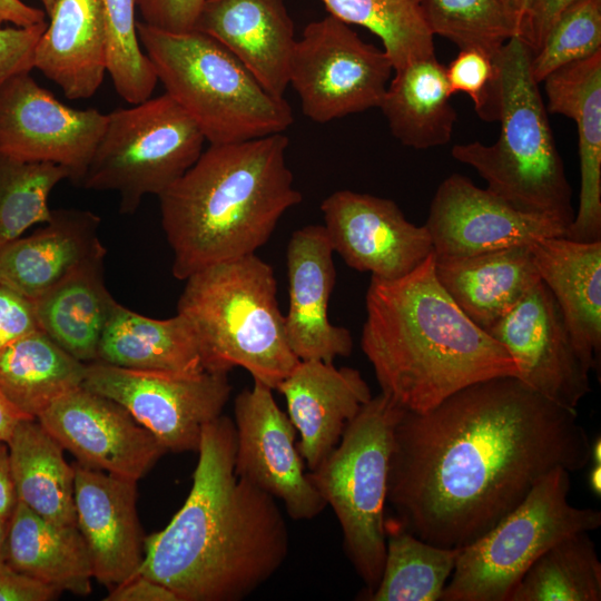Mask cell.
<instances>
[{"mask_svg":"<svg viewBox=\"0 0 601 601\" xmlns=\"http://www.w3.org/2000/svg\"><path fill=\"white\" fill-rule=\"evenodd\" d=\"M590 440L574 408L516 376L469 385L395 425L386 502L421 540L461 549L513 511L551 471L585 467Z\"/></svg>","mask_w":601,"mask_h":601,"instance_id":"6da1fadb","label":"cell"},{"mask_svg":"<svg viewBox=\"0 0 601 601\" xmlns=\"http://www.w3.org/2000/svg\"><path fill=\"white\" fill-rule=\"evenodd\" d=\"M234 421L203 430L190 492L165 529L144 539L139 573L178 601H240L269 580L289 549L277 500L235 473Z\"/></svg>","mask_w":601,"mask_h":601,"instance_id":"7a4b0ae2","label":"cell"},{"mask_svg":"<svg viewBox=\"0 0 601 601\" xmlns=\"http://www.w3.org/2000/svg\"><path fill=\"white\" fill-rule=\"evenodd\" d=\"M361 347L381 393L424 413L474 383L516 376L504 346L474 324L439 283L431 254L407 275L371 276Z\"/></svg>","mask_w":601,"mask_h":601,"instance_id":"3957f363","label":"cell"},{"mask_svg":"<svg viewBox=\"0 0 601 601\" xmlns=\"http://www.w3.org/2000/svg\"><path fill=\"white\" fill-rule=\"evenodd\" d=\"M287 136L209 145L160 194L161 225L174 277L256 254L282 216L303 200L286 161Z\"/></svg>","mask_w":601,"mask_h":601,"instance_id":"277c9868","label":"cell"},{"mask_svg":"<svg viewBox=\"0 0 601 601\" xmlns=\"http://www.w3.org/2000/svg\"><path fill=\"white\" fill-rule=\"evenodd\" d=\"M531 51L516 36L494 57L501 129L492 145H455L454 159L474 168L486 189L514 208L568 227L574 217L572 189L556 149L548 110L531 73ZM566 230V229H565Z\"/></svg>","mask_w":601,"mask_h":601,"instance_id":"5b68a950","label":"cell"},{"mask_svg":"<svg viewBox=\"0 0 601 601\" xmlns=\"http://www.w3.org/2000/svg\"><path fill=\"white\" fill-rule=\"evenodd\" d=\"M177 313L193 325L205 370L243 367L273 390L299 359L292 352L273 267L256 254L219 262L185 279Z\"/></svg>","mask_w":601,"mask_h":601,"instance_id":"8992f818","label":"cell"},{"mask_svg":"<svg viewBox=\"0 0 601 601\" xmlns=\"http://www.w3.org/2000/svg\"><path fill=\"white\" fill-rule=\"evenodd\" d=\"M158 81L198 125L209 145L282 134L290 106L265 90L224 46L197 31L167 32L136 22Z\"/></svg>","mask_w":601,"mask_h":601,"instance_id":"52a82bcc","label":"cell"},{"mask_svg":"<svg viewBox=\"0 0 601 601\" xmlns=\"http://www.w3.org/2000/svg\"><path fill=\"white\" fill-rule=\"evenodd\" d=\"M403 412L385 394L372 396L348 422L332 453L308 473L339 522L345 554L366 584L364 595L377 587L385 561L388 465Z\"/></svg>","mask_w":601,"mask_h":601,"instance_id":"ba28073f","label":"cell"},{"mask_svg":"<svg viewBox=\"0 0 601 601\" xmlns=\"http://www.w3.org/2000/svg\"><path fill=\"white\" fill-rule=\"evenodd\" d=\"M570 472L546 474L508 515L460 549L441 601H509L514 587L552 545L601 525V512L569 503Z\"/></svg>","mask_w":601,"mask_h":601,"instance_id":"9c48e42d","label":"cell"},{"mask_svg":"<svg viewBox=\"0 0 601 601\" xmlns=\"http://www.w3.org/2000/svg\"><path fill=\"white\" fill-rule=\"evenodd\" d=\"M206 139L194 119L168 95L117 108L80 184L119 196L132 214L146 195L162 194L199 158Z\"/></svg>","mask_w":601,"mask_h":601,"instance_id":"30bf717a","label":"cell"},{"mask_svg":"<svg viewBox=\"0 0 601 601\" xmlns=\"http://www.w3.org/2000/svg\"><path fill=\"white\" fill-rule=\"evenodd\" d=\"M392 72V61L383 49L327 14L308 23L296 40L288 85L297 92L303 114L325 124L378 108Z\"/></svg>","mask_w":601,"mask_h":601,"instance_id":"8fae6325","label":"cell"},{"mask_svg":"<svg viewBox=\"0 0 601 601\" xmlns=\"http://www.w3.org/2000/svg\"><path fill=\"white\" fill-rule=\"evenodd\" d=\"M82 386L114 400L167 451H198L204 427L221 415L231 393L226 373L179 375L86 364Z\"/></svg>","mask_w":601,"mask_h":601,"instance_id":"7c38bea8","label":"cell"},{"mask_svg":"<svg viewBox=\"0 0 601 601\" xmlns=\"http://www.w3.org/2000/svg\"><path fill=\"white\" fill-rule=\"evenodd\" d=\"M107 125L98 109L63 105L30 72L0 86V149L26 161L66 168L80 183Z\"/></svg>","mask_w":601,"mask_h":601,"instance_id":"4fadbf2b","label":"cell"},{"mask_svg":"<svg viewBox=\"0 0 601 601\" xmlns=\"http://www.w3.org/2000/svg\"><path fill=\"white\" fill-rule=\"evenodd\" d=\"M273 391L254 381L235 398V473L279 500L293 520H311L327 505L304 471L297 431Z\"/></svg>","mask_w":601,"mask_h":601,"instance_id":"5bb4252c","label":"cell"},{"mask_svg":"<svg viewBox=\"0 0 601 601\" xmlns=\"http://www.w3.org/2000/svg\"><path fill=\"white\" fill-rule=\"evenodd\" d=\"M37 420L79 464L137 482L168 452L124 406L83 386Z\"/></svg>","mask_w":601,"mask_h":601,"instance_id":"9a60e30c","label":"cell"},{"mask_svg":"<svg viewBox=\"0 0 601 601\" xmlns=\"http://www.w3.org/2000/svg\"><path fill=\"white\" fill-rule=\"evenodd\" d=\"M510 353L518 378L546 398L577 410L591 391L562 312L540 280L489 332Z\"/></svg>","mask_w":601,"mask_h":601,"instance_id":"2e32d148","label":"cell"},{"mask_svg":"<svg viewBox=\"0 0 601 601\" xmlns=\"http://www.w3.org/2000/svg\"><path fill=\"white\" fill-rule=\"evenodd\" d=\"M435 258H461L564 236L550 217L519 210L467 177L452 174L437 187L424 225Z\"/></svg>","mask_w":601,"mask_h":601,"instance_id":"e0dca14e","label":"cell"},{"mask_svg":"<svg viewBox=\"0 0 601 601\" xmlns=\"http://www.w3.org/2000/svg\"><path fill=\"white\" fill-rule=\"evenodd\" d=\"M321 210L334 253L372 277L401 278L433 254L426 227L408 221L391 199L344 189L326 197Z\"/></svg>","mask_w":601,"mask_h":601,"instance_id":"ac0fdd59","label":"cell"},{"mask_svg":"<svg viewBox=\"0 0 601 601\" xmlns=\"http://www.w3.org/2000/svg\"><path fill=\"white\" fill-rule=\"evenodd\" d=\"M333 247L323 225L293 231L286 253L288 308L285 333L299 361L333 363L353 349L351 332L329 322L328 304L336 284Z\"/></svg>","mask_w":601,"mask_h":601,"instance_id":"d6986e66","label":"cell"},{"mask_svg":"<svg viewBox=\"0 0 601 601\" xmlns=\"http://www.w3.org/2000/svg\"><path fill=\"white\" fill-rule=\"evenodd\" d=\"M73 467L77 526L93 579L111 589L139 573L144 560L137 481L79 463Z\"/></svg>","mask_w":601,"mask_h":601,"instance_id":"ffe728a7","label":"cell"},{"mask_svg":"<svg viewBox=\"0 0 601 601\" xmlns=\"http://www.w3.org/2000/svg\"><path fill=\"white\" fill-rule=\"evenodd\" d=\"M276 390L285 397L309 471L332 453L348 422L372 398L359 371L318 359L299 361Z\"/></svg>","mask_w":601,"mask_h":601,"instance_id":"44dd1931","label":"cell"},{"mask_svg":"<svg viewBox=\"0 0 601 601\" xmlns=\"http://www.w3.org/2000/svg\"><path fill=\"white\" fill-rule=\"evenodd\" d=\"M194 30L218 41L265 90L284 98L296 42L284 0H205Z\"/></svg>","mask_w":601,"mask_h":601,"instance_id":"7402d4cb","label":"cell"},{"mask_svg":"<svg viewBox=\"0 0 601 601\" xmlns=\"http://www.w3.org/2000/svg\"><path fill=\"white\" fill-rule=\"evenodd\" d=\"M100 218L81 209H52L51 219L0 247V284L35 300L87 263L105 258Z\"/></svg>","mask_w":601,"mask_h":601,"instance_id":"603a6c76","label":"cell"},{"mask_svg":"<svg viewBox=\"0 0 601 601\" xmlns=\"http://www.w3.org/2000/svg\"><path fill=\"white\" fill-rule=\"evenodd\" d=\"M546 110L575 121L579 140V208L564 237L601 240V51L566 65L543 81Z\"/></svg>","mask_w":601,"mask_h":601,"instance_id":"cb8c5ba5","label":"cell"},{"mask_svg":"<svg viewBox=\"0 0 601 601\" xmlns=\"http://www.w3.org/2000/svg\"><path fill=\"white\" fill-rule=\"evenodd\" d=\"M33 52V68L68 99L92 97L107 72L104 0H57Z\"/></svg>","mask_w":601,"mask_h":601,"instance_id":"d4e9b609","label":"cell"},{"mask_svg":"<svg viewBox=\"0 0 601 601\" xmlns=\"http://www.w3.org/2000/svg\"><path fill=\"white\" fill-rule=\"evenodd\" d=\"M530 247L580 357L590 371L595 370L601 354V240L583 243L558 236Z\"/></svg>","mask_w":601,"mask_h":601,"instance_id":"484cf974","label":"cell"},{"mask_svg":"<svg viewBox=\"0 0 601 601\" xmlns=\"http://www.w3.org/2000/svg\"><path fill=\"white\" fill-rule=\"evenodd\" d=\"M530 246L434 257L435 276L460 309L489 332L541 280Z\"/></svg>","mask_w":601,"mask_h":601,"instance_id":"4316f807","label":"cell"},{"mask_svg":"<svg viewBox=\"0 0 601 601\" xmlns=\"http://www.w3.org/2000/svg\"><path fill=\"white\" fill-rule=\"evenodd\" d=\"M97 362L179 375L206 371L199 339L184 315L151 318L118 302L104 329Z\"/></svg>","mask_w":601,"mask_h":601,"instance_id":"83f0119b","label":"cell"},{"mask_svg":"<svg viewBox=\"0 0 601 601\" xmlns=\"http://www.w3.org/2000/svg\"><path fill=\"white\" fill-rule=\"evenodd\" d=\"M6 562L59 592H91L90 556L78 526L50 522L19 501L9 521Z\"/></svg>","mask_w":601,"mask_h":601,"instance_id":"f1b7e54d","label":"cell"},{"mask_svg":"<svg viewBox=\"0 0 601 601\" xmlns=\"http://www.w3.org/2000/svg\"><path fill=\"white\" fill-rule=\"evenodd\" d=\"M452 96L434 55L394 70L378 108L401 144L423 150L450 142L457 119Z\"/></svg>","mask_w":601,"mask_h":601,"instance_id":"f546056e","label":"cell"},{"mask_svg":"<svg viewBox=\"0 0 601 601\" xmlns=\"http://www.w3.org/2000/svg\"><path fill=\"white\" fill-rule=\"evenodd\" d=\"M104 259L87 263L32 300L39 327L86 364L97 361L99 343L116 303L105 284Z\"/></svg>","mask_w":601,"mask_h":601,"instance_id":"4dcf8cb0","label":"cell"},{"mask_svg":"<svg viewBox=\"0 0 601 601\" xmlns=\"http://www.w3.org/2000/svg\"><path fill=\"white\" fill-rule=\"evenodd\" d=\"M7 445L17 500L50 522L77 525L75 467L57 440L37 418H24Z\"/></svg>","mask_w":601,"mask_h":601,"instance_id":"1f68e13d","label":"cell"},{"mask_svg":"<svg viewBox=\"0 0 601 601\" xmlns=\"http://www.w3.org/2000/svg\"><path fill=\"white\" fill-rule=\"evenodd\" d=\"M85 371L86 363L38 328L0 351V392L20 413L37 418L82 386Z\"/></svg>","mask_w":601,"mask_h":601,"instance_id":"d6a6232c","label":"cell"},{"mask_svg":"<svg viewBox=\"0 0 601 601\" xmlns=\"http://www.w3.org/2000/svg\"><path fill=\"white\" fill-rule=\"evenodd\" d=\"M386 553L371 601H439L455 568L460 549L427 543L394 518L385 519Z\"/></svg>","mask_w":601,"mask_h":601,"instance_id":"836d02e7","label":"cell"},{"mask_svg":"<svg viewBox=\"0 0 601 601\" xmlns=\"http://www.w3.org/2000/svg\"><path fill=\"white\" fill-rule=\"evenodd\" d=\"M588 533L569 535L539 556L509 601H600L601 562Z\"/></svg>","mask_w":601,"mask_h":601,"instance_id":"e575fe53","label":"cell"},{"mask_svg":"<svg viewBox=\"0 0 601 601\" xmlns=\"http://www.w3.org/2000/svg\"><path fill=\"white\" fill-rule=\"evenodd\" d=\"M329 14L374 33L394 70L435 55L421 0H322Z\"/></svg>","mask_w":601,"mask_h":601,"instance_id":"d590c367","label":"cell"},{"mask_svg":"<svg viewBox=\"0 0 601 601\" xmlns=\"http://www.w3.org/2000/svg\"><path fill=\"white\" fill-rule=\"evenodd\" d=\"M70 173L56 164L26 161L0 149V247L51 219L49 196Z\"/></svg>","mask_w":601,"mask_h":601,"instance_id":"8d00e7d4","label":"cell"},{"mask_svg":"<svg viewBox=\"0 0 601 601\" xmlns=\"http://www.w3.org/2000/svg\"><path fill=\"white\" fill-rule=\"evenodd\" d=\"M433 33L460 49L476 48L495 57L515 36V23L499 0H421Z\"/></svg>","mask_w":601,"mask_h":601,"instance_id":"74e56055","label":"cell"},{"mask_svg":"<svg viewBox=\"0 0 601 601\" xmlns=\"http://www.w3.org/2000/svg\"><path fill=\"white\" fill-rule=\"evenodd\" d=\"M107 30V72L117 93L131 105L150 98L158 78L141 50L136 30V0H104Z\"/></svg>","mask_w":601,"mask_h":601,"instance_id":"f35d334b","label":"cell"},{"mask_svg":"<svg viewBox=\"0 0 601 601\" xmlns=\"http://www.w3.org/2000/svg\"><path fill=\"white\" fill-rule=\"evenodd\" d=\"M601 51V0H577L554 22L531 56L538 83L555 70Z\"/></svg>","mask_w":601,"mask_h":601,"instance_id":"ab89813d","label":"cell"},{"mask_svg":"<svg viewBox=\"0 0 601 601\" xmlns=\"http://www.w3.org/2000/svg\"><path fill=\"white\" fill-rule=\"evenodd\" d=\"M445 73L452 95L466 93L481 119L496 120V67L493 57L476 48L461 49L445 68Z\"/></svg>","mask_w":601,"mask_h":601,"instance_id":"60d3db41","label":"cell"},{"mask_svg":"<svg viewBox=\"0 0 601 601\" xmlns=\"http://www.w3.org/2000/svg\"><path fill=\"white\" fill-rule=\"evenodd\" d=\"M47 22L32 27H0V86L14 75L33 69L36 45Z\"/></svg>","mask_w":601,"mask_h":601,"instance_id":"b9f144b4","label":"cell"},{"mask_svg":"<svg viewBox=\"0 0 601 601\" xmlns=\"http://www.w3.org/2000/svg\"><path fill=\"white\" fill-rule=\"evenodd\" d=\"M577 0H522L515 19V36L535 53L559 17Z\"/></svg>","mask_w":601,"mask_h":601,"instance_id":"7bdbcfd3","label":"cell"},{"mask_svg":"<svg viewBox=\"0 0 601 601\" xmlns=\"http://www.w3.org/2000/svg\"><path fill=\"white\" fill-rule=\"evenodd\" d=\"M205 0H136L142 22L167 32L195 29Z\"/></svg>","mask_w":601,"mask_h":601,"instance_id":"ee69618b","label":"cell"},{"mask_svg":"<svg viewBox=\"0 0 601 601\" xmlns=\"http://www.w3.org/2000/svg\"><path fill=\"white\" fill-rule=\"evenodd\" d=\"M38 328L33 302L0 284V351Z\"/></svg>","mask_w":601,"mask_h":601,"instance_id":"f6af8a7d","label":"cell"},{"mask_svg":"<svg viewBox=\"0 0 601 601\" xmlns=\"http://www.w3.org/2000/svg\"><path fill=\"white\" fill-rule=\"evenodd\" d=\"M61 592L0 562V601H50Z\"/></svg>","mask_w":601,"mask_h":601,"instance_id":"bcb514c9","label":"cell"},{"mask_svg":"<svg viewBox=\"0 0 601 601\" xmlns=\"http://www.w3.org/2000/svg\"><path fill=\"white\" fill-rule=\"evenodd\" d=\"M104 601H178L165 585L140 574L110 589Z\"/></svg>","mask_w":601,"mask_h":601,"instance_id":"7dc6e473","label":"cell"},{"mask_svg":"<svg viewBox=\"0 0 601 601\" xmlns=\"http://www.w3.org/2000/svg\"><path fill=\"white\" fill-rule=\"evenodd\" d=\"M6 22L14 27H32L46 22L45 12L21 0H0V27Z\"/></svg>","mask_w":601,"mask_h":601,"instance_id":"c3c4849f","label":"cell"},{"mask_svg":"<svg viewBox=\"0 0 601 601\" xmlns=\"http://www.w3.org/2000/svg\"><path fill=\"white\" fill-rule=\"evenodd\" d=\"M17 502L10 472L8 445L0 442V516L10 519Z\"/></svg>","mask_w":601,"mask_h":601,"instance_id":"681fc988","label":"cell"},{"mask_svg":"<svg viewBox=\"0 0 601 601\" xmlns=\"http://www.w3.org/2000/svg\"><path fill=\"white\" fill-rule=\"evenodd\" d=\"M30 418L13 407L0 392V442L7 443L16 425Z\"/></svg>","mask_w":601,"mask_h":601,"instance_id":"f907efd6","label":"cell"},{"mask_svg":"<svg viewBox=\"0 0 601 601\" xmlns=\"http://www.w3.org/2000/svg\"><path fill=\"white\" fill-rule=\"evenodd\" d=\"M590 491L598 497L601 495V464H592L588 474Z\"/></svg>","mask_w":601,"mask_h":601,"instance_id":"816d5d0a","label":"cell"},{"mask_svg":"<svg viewBox=\"0 0 601 601\" xmlns=\"http://www.w3.org/2000/svg\"><path fill=\"white\" fill-rule=\"evenodd\" d=\"M10 519L0 516V562L6 561V545Z\"/></svg>","mask_w":601,"mask_h":601,"instance_id":"f5cc1de1","label":"cell"},{"mask_svg":"<svg viewBox=\"0 0 601 601\" xmlns=\"http://www.w3.org/2000/svg\"><path fill=\"white\" fill-rule=\"evenodd\" d=\"M592 464H601V437L598 435L593 440V442L590 443V457L589 463Z\"/></svg>","mask_w":601,"mask_h":601,"instance_id":"db71d44e","label":"cell"},{"mask_svg":"<svg viewBox=\"0 0 601 601\" xmlns=\"http://www.w3.org/2000/svg\"><path fill=\"white\" fill-rule=\"evenodd\" d=\"M499 1L504 7V9L511 14L515 23V19L520 10L522 0H499Z\"/></svg>","mask_w":601,"mask_h":601,"instance_id":"11a10c76","label":"cell"},{"mask_svg":"<svg viewBox=\"0 0 601 601\" xmlns=\"http://www.w3.org/2000/svg\"><path fill=\"white\" fill-rule=\"evenodd\" d=\"M43 7H45V10L48 14L51 13L57 0H41Z\"/></svg>","mask_w":601,"mask_h":601,"instance_id":"9f6ffc18","label":"cell"}]
</instances>
